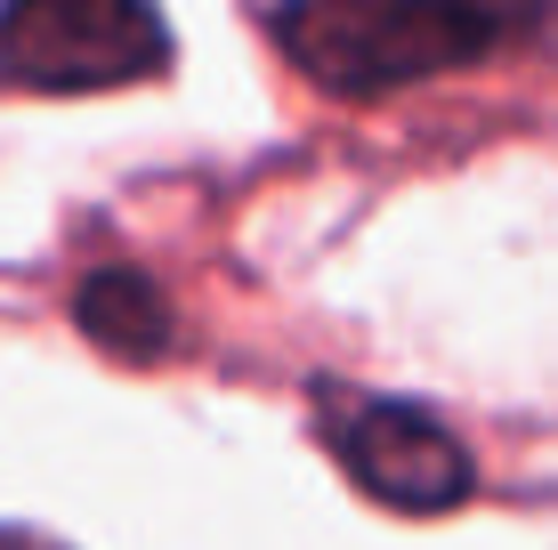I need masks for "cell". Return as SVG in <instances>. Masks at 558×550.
I'll return each mask as SVG.
<instances>
[{
	"label": "cell",
	"mask_w": 558,
	"mask_h": 550,
	"mask_svg": "<svg viewBox=\"0 0 558 550\" xmlns=\"http://www.w3.org/2000/svg\"><path fill=\"white\" fill-rule=\"evenodd\" d=\"M0 550H65V542H49V535H33V526H0Z\"/></svg>",
	"instance_id": "5b68a950"
},
{
	"label": "cell",
	"mask_w": 558,
	"mask_h": 550,
	"mask_svg": "<svg viewBox=\"0 0 558 550\" xmlns=\"http://www.w3.org/2000/svg\"><path fill=\"white\" fill-rule=\"evenodd\" d=\"M543 16V0H283L267 25L316 89L389 98V89L461 73Z\"/></svg>",
	"instance_id": "6da1fadb"
},
{
	"label": "cell",
	"mask_w": 558,
	"mask_h": 550,
	"mask_svg": "<svg viewBox=\"0 0 558 550\" xmlns=\"http://www.w3.org/2000/svg\"><path fill=\"white\" fill-rule=\"evenodd\" d=\"M73 316H82V332L98 340L106 356H122V365H154V356L170 349V300L154 292L138 268H98L73 292Z\"/></svg>",
	"instance_id": "277c9868"
},
{
	"label": "cell",
	"mask_w": 558,
	"mask_h": 550,
	"mask_svg": "<svg viewBox=\"0 0 558 550\" xmlns=\"http://www.w3.org/2000/svg\"><path fill=\"white\" fill-rule=\"evenodd\" d=\"M170 65L154 0H0V89L16 98H98Z\"/></svg>",
	"instance_id": "7a4b0ae2"
},
{
	"label": "cell",
	"mask_w": 558,
	"mask_h": 550,
	"mask_svg": "<svg viewBox=\"0 0 558 550\" xmlns=\"http://www.w3.org/2000/svg\"><path fill=\"white\" fill-rule=\"evenodd\" d=\"M332 453H340V469H349L373 502L413 510V518L453 510L477 486V469H470V453L453 445V429L429 421L421 405H389V396H364V405L340 413L332 421Z\"/></svg>",
	"instance_id": "3957f363"
}]
</instances>
